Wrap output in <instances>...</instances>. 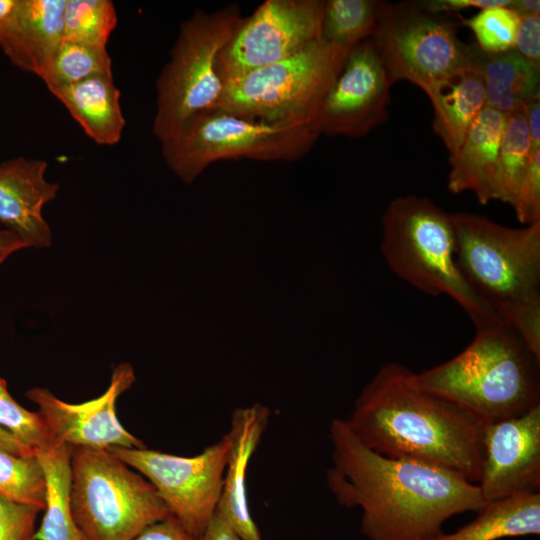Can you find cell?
I'll use <instances>...</instances> for the list:
<instances>
[{
  "label": "cell",
  "mask_w": 540,
  "mask_h": 540,
  "mask_svg": "<svg viewBox=\"0 0 540 540\" xmlns=\"http://www.w3.org/2000/svg\"><path fill=\"white\" fill-rule=\"evenodd\" d=\"M328 489L343 507L362 511L367 540H432L451 517L479 512L487 502L464 476L425 461L390 457L365 446L345 420L329 429Z\"/></svg>",
  "instance_id": "6da1fadb"
},
{
  "label": "cell",
  "mask_w": 540,
  "mask_h": 540,
  "mask_svg": "<svg viewBox=\"0 0 540 540\" xmlns=\"http://www.w3.org/2000/svg\"><path fill=\"white\" fill-rule=\"evenodd\" d=\"M412 374L400 363L383 365L356 399L346 424L379 454L425 461L477 484L482 424L418 388Z\"/></svg>",
  "instance_id": "7a4b0ae2"
},
{
  "label": "cell",
  "mask_w": 540,
  "mask_h": 540,
  "mask_svg": "<svg viewBox=\"0 0 540 540\" xmlns=\"http://www.w3.org/2000/svg\"><path fill=\"white\" fill-rule=\"evenodd\" d=\"M451 217L465 281L540 360V222L512 228L469 212Z\"/></svg>",
  "instance_id": "3957f363"
},
{
  "label": "cell",
  "mask_w": 540,
  "mask_h": 540,
  "mask_svg": "<svg viewBox=\"0 0 540 540\" xmlns=\"http://www.w3.org/2000/svg\"><path fill=\"white\" fill-rule=\"evenodd\" d=\"M540 360L508 325L476 328L472 342L450 360L412 374L423 391L461 408L481 424L540 405Z\"/></svg>",
  "instance_id": "277c9868"
},
{
  "label": "cell",
  "mask_w": 540,
  "mask_h": 540,
  "mask_svg": "<svg viewBox=\"0 0 540 540\" xmlns=\"http://www.w3.org/2000/svg\"><path fill=\"white\" fill-rule=\"evenodd\" d=\"M381 252L400 279L424 294L450 297L475 328L501 322L459 270L451 214L430 199L406 195L388 204L382 216Z\"/></svg>",
  "instance_id": "5b68a950"
},
{
  "label": "cell",
  "mask_w": 540,
  "mask_h": 540,
  "mask_svg": "<svg viewBox=\"0 0 540 540\" xmlns=\"http://www.w3.org/2000/svg\"><path fill=\"white\" fill-rule=\"evenodd\" d=\"M241 19L239 6L229 4L213 12L198 9L181 23L156 81L153 133L161 143L195 117L218 109L225 85L217 58Z\"/></svg>",
  "instance_id": "8992f818"
},
{
  "label": "cell",
  "mask_w": 540,
  "mask_h": 540,
  "mask_svg": "<svg viewBox=\"0 0 540 540\" xmlns=\"http://www.w3.org/2000/svg\"><path fill=\"white\" fill-rule=\"evenodd\" d=\"M349 49L320 39L226 84L218 109L270 125L317 128L323 100Z\"/></svg>",
  "instance_id": "52a82bcc"
},
{
  "label": "cell",
  "mask_w": 540,
  "mask_h": 540,
  "mask_svg": "<svg viewBox=\"0 0 540 540\" xmlns=\"http://www.w3.org/2000/svg\"><path fill=\"white\" fill-rule=\"evenodd\" d=\"M70 503L88 540H132L171 516L153 485L107 449L72 448Z\"/></svg>",
  "instance_id": "ba28073f"
},
{
  "label": "cell",
  "mask_w": 540,
  "mask_h": 540,
  "mask_svg": "<svg viewBox=\"0 0 540 540\" xmlns=\"http://www.w3.org/2000/svg\"><path fill=\"white\" fill-rule=\"evenodd\" d=\"M319 136L314 126L270 125L216 109L188 122L161 143V151L169 168L191 184L204 169L221 160H298Z\"/></svg>",
  "instance_id": "9c48e42d"
},
{
  "label": "cell",
  "mask_w": 540,
  "mask_h": 540,
  "mask_svg": "<svg viewBox=\"0 0 540 540\" xmlns=\"http://www.w3.org/2000/svg\"><path fill=\"white\" fill-rule=\"evenodd\" d=\"M459 16L429 12L418 1H382L372 40L393 84L406 80L423 89L469 69Z\"/></svg>",
  "instance_id": "30bf717a"
},
{
  "label": "cell",
  "mask_w": 540,
  "mask_h": 540,
  "mask_svg": "<svg viewBox=\"0 0 540 540\" xmlns=\"http://www.w3.org/2000/svg\"><path fill=\"white\" fill-rule=\"evenodd\" d=\"M228 447L225 434L219 441L191 457L163 453L146 446H114L107 450L145 477L171 516L198 539L220 501Z\"/></svg>",
  "instance_id": "8fae6325"
},
{
  "label": "cell",
  "mask_w": 540,
  "mask_h": 540,
  "mask_svg": "<svg viewBox=\"0 0 540 540\" xmlns=\"http://www.w3.org/2000/svg\"><path fill=\"white\" fill-rule=\"evenodd\" d=\"M325 0H266L240 20L217 58L224 85L320 40Z\"/></svg>",
  "instance_id": "7c38bea8"
},
{
  "label": "cell",
  "mask_w": 540,
  "mask_h": 540,
  "mask_svg": "<svg viewBox=\"0 0 540 540\" xmlns=\"http://www.w3.org/2000/svg\"><path fill=\"white\" fill-rule=\"evenodd\" d=\"M392 85L372 38L351 47L321 105L320 135L368 134L388 118Z\"/></svg>",
  "instance_id": "4fadbf2b"
},
{
  "label": "cell",
  "mask_w": 540,
  "mask_h": 540,
  "mask_svg": "<svg viewBox=\"0 0 540 540\" xmlns=\"http://www.w3.org/2000/svg\"><path fill=\"white\" fill-rule=\"evenodd\" d=\"M485 502L540 490V405L481 425L480 473Z\"/></svg>",
  "instance_id": "5bb4252c"
},
{
  "label": "cell",
  "mask_w": 540,
  "mask_h": 540,
  "mask_svg": "<svg viewBox=\"0 0 540 540\" xmlns=\"http://www.w3.org/2000/svg\"><path fill=\"white\" fill-rule=\"evenodd\" d=\"M129 363L117 365L109 387L99 397L79 403H67L46 388H32L26 396L38 407L56 444L71 448H140L144 443L120 423L116 413L118 398L135 382Z\"/></svg>",
  "instance_id": "9a60e30c"
},
{
  "label": "cell",
  "mask_w": 540,
  "mask_h": 540,
  "mask_svg": "<svg viewBox=\"0 0 540 540\" xmlns=\"http://www.w3.org/2000/svg\"><path fill=\"white\" fill-rule=\"evenodd\" d=\"M66 0H0V48L17 68L39 75L63 41Z\"/></svg>",
  "instance_id": "2e32d148"
},
{
  "label": "cell",
  "mask_w": 540,
  "mask_h": 540,
  "mask_svg": "<svg viewBox=\"0 0 540 540\" xmlns=\"http://www.w3.org/2000/svg\"><path fill=\"white\" fill-rule=\"evenodd\" d=\"M47 162L16 157L0 163V223L29 247H49L52 232L42 215L59 184L48 182Z\"/></svg>",
  "instance_id": "e0dca14e"
},
{
  "label": "cell",
  "mask_w": 540,
  "mask_h": 540,
  "mask_svg": "<svg viewBox=\"0 0 540 540\" xmlns=\"http://www.w3.org/2000/svg\"><path fill=\"white\" fill-rule=\"evenodd\" d=\"M270 410L261 404L237 408L231 416L228 457L223 488L216 511L243 540H262L250 514L247 498V469L268 426Z\"/></svg>",
  "instance_id": "ac0fdd59"
},
{
  "label": "cell",
  "mask_w": 540,
  "mask_h": 540,
  "mask_svg": "<svg viewBox=\"0 0 540 540\" xmlns=\"http://www.w3.org/2000/svg\"><path fill=\"white\" fill-rule=\"evenodd\" d=\"M507 115L485 106L469 128L463 143L449 158L448 189L471 191L482 205L497 200V167Z\"/></svg>",
  "instance_id": "d6986e66"
},
{
  "label": "cell",
  "mask_w": 540,
  "mask_h": 540,
  "mask_svg": "<svg viewBox=\"0 0 540 540\" xmlns=\"http://www.w3.org/2000/svg\"><path fill=\"white\" fill-rule=\"evenodd\" d=\"M469 69L484 82L485 106L505 115L524 109L540 95V67L515 49L488 53L470 44Z\"/></svg>",
  "instance_id": "ffe728a7"
},
{
  "label": "cell",
  "mask_w": 540,
  "mask_h": 540,
  "mask_svg": "<svg viewBox=\"0 0 540 540\" xmlns=\"http://www.w3.org/2000/svg\"><path fill=\"white\" fill-rule=\"evenodd\" d=\"M433 107V129L454 156L485 107V86L471 69L452 73L422 89Z\"/></svg>",
  "instance_id": "44dd1931"
},
{
  "label": "cell",
  "mask_w": 540,
  "mask_h": 540,
  "mask_svg": "<svg viewBox=\"0 0 540 540\" xmlns=\"http://www.w3.org/2000/svg\"><path fill=\"white\" fill-rule=\"evenodd\" d=\"M49 91L94 142L100 145L119 142L125 119L120 106V91L112 75L93 76Z\"/></svg>",
  "instance_id": "7402d4cb"
},
{
  "label": "cell",
  "mask_w": 540,
  "mask_h": 540,
  "mask_svg": "<svg viewBox=\"0 0 540 540\" xmlns=\"http://www.w3.org/2000/svg\"><path fill=\"white\" fill-rule=\"evenodd\" d=\"M539 534L540 492L487 502L473 521L432 540H499Z\"/></svg>",
  "instance_id": "603a6c76"
},
{
  "label": "cell",
  "mask_w": 540,
  "mask_h": 540,
  "mask_svg": "<svg viewBox=\"0 0 540 540\" xmlns=\"http://www.w3.org/2000/svg\"><path fill=\"white\" fill-rule=\"evenodd\" d=\"M72 448L55 444L36 452L47 483L44 515L33 540H88L77 525L70 503Z\"/></svg>",
  "instance_id": "cb8c5ba5"
},
{
  "label": "cell",
  "mask_w": 540,
  "mask_h": 540,
  "mask_svg": "<svg viewBox=\"0 0 540 540\" xmlns=\"http://www.w3.org/2000/svg\"><path fill=\"white\" fill-rule=\"evenodd\" d=\"M382 1L325 0L321 21L322 42L343 48L372 38L375 33Z\"/></svg>",
  "instance_id": "d4e9b609"
},
{
  "label": "cell",
  "mask_w": 540,
  "mask_h": 540,
  "mask_svg": "<svg viewBox=\"0 0 540 540\" xmlns=\"http://www.w3.org/2000/svg\"><path fill=\"white\" fill-rule=\"evenodd\" d=\"M97 75H112L107 48L64 40L43 67L40 77L48 89L72 85Z\"/></svg>",
  "instance_id": "484cf974"
},
{
  "label": "cell",
  "mask_w": 540,
  "mask_h": 540,
  "mask_svg": "<svg viewBox=\"0 0 540 540\" xmlns=\"http://www.w3.org/2000/svg\"><path fill=\"white\" fill-rule=\"evenodd\" d=\"M532 154L524 109L507 115L498 156L497 200L509 204Z\"/></svg>",
  "instance_id": "4316f807"
},
{
  "label": "cell",
  "mask_w": 540,
  "mask_h": 540,
  "mask_svg": "<svg viewBox=\"0 0 540 540\" xmlns=\"http://www.w3.org/2000/svg\"><path fill=\"white\" fill-rule=\"evenodd\" d=\"M117 25V12L110 0H66L63 39L106 48Z\"/></svg>",
  "instance_id": "83f0119b"
},
{
  "label": "cell",
  "mask_w": 540,
  "mask_h": 540,
  "mask_svg": "<svg viewBox=\"0 0 540 540\" xmlns=\"http://www.w3.org/2000/svg\"><path fill=\"white\" fill-rule=\"evenodd\" d=\"M47 483L38 457L19 456L0 450V497L43 511Z\"/></svg>",
  "instance_id": "f1b7e54d"
},
{
  "label": "cell",
  "mask_w": 540,
  "mask_h": 540,
  "mask_svg": "<svg viewBox=\"0 0 540 540\" xmlns=\"http://www.w3.org/2000/svg\"><path fill=\"white\" fill-rule=\"evenodd\" d=\"M461 26L474 34L476 45L488 53L514 49L520 17L509 6H494L479 10L470 18L459 16Z\"/></svg>",
  "instance_id": "f546056e"
},
{
  "label": "cell",
  "mask_w": 540,
  "mask_h": 540,
  "mask_svg": "<svg viewBox=\"0 0 540 540\" xmlns=\"http://www.w3.org/2000/svg\"><path fill=\"white\" fill-rule=\"evenodd\" d=\"M0 427L7 430L35 453L56 443L38 412L19 405L0 378Z\"/></svg>",
  "instance_id": "4dcf8cb0"
},
{
  "label": "cell",
  "mask_w": 540,
  "mask_h": 540,
  "mask_svg": "<svg viewBox=\"0 0 540 540\" xmlns=\"http://www.w3.org/2000/svg\"><path fill=\"white\" fill-rule=\"evenodd\" d=\"M509 204L523 225L540 222V150L531 155Z\"/></svg>",
  "instance_id": "1f68e13d"
},
{
  "label": "cell",
  "mask_w": 540,
  "mask_h": 540,
  "mask_svg": "<svg viewBox=\"0 0 540 540\" xmlns=\"http://www.w3.org/2000/svg\"><path fill=\"white\" fill-rule=\"evenodd\" d=\"M41 511L0 497V540H33Z\"/></svg>",
  "instance_id": "d6a6232c"
},
{
  "label": "cell",
  "mask_w": 540,
  "mask_h": 540,
  "mask_svg": "<svg viewBox=\"0 0 540 540\" xmlns=\"http://www.w3.org/2000/svg\"><path fill=\"white\" fill-rule=\"evenodd\" d=\"M514 49L530 63L540 67V15L520 17Z\"/></svg>",
  "instance_id": "836d02e7"
},
{
  "label": "cell",
  "mask_w": 540,
  "mask_h": 540,
  "mask_svg": "<svg viewBox=\"0 0 540 540\" xmlns=\"http://www.w3.org/2000/svg\"><path fill=\"white\" fill-rule=\"evenodd\" d=\"M418 3L432 13L456 14L470 8L482 10L494 6H509L512 0H422Z\"/></svg>",
  "instance_id": "e575fe53"
},
{
  "label": "cell",
  "mask_w": 540,
  "mask_h": 540,
  "mask_svg": "<svg viewBox=\"0 0 540 540\" xmlns=\"http://www.w3.org/2000/svg\"><path fill=\"white\" fill-rule=\"evenodd\" d=\"M132 540H198L172 516L146 527Z\"/></svg>",
  "instance_id": "d590c367"
},
{
  "label": "cell",
  "mask_w": 540,
  "mask_h": 540,
  "mask_svg": "<svg viewBox=\"0 0 540 540\" xmlns=\"http://www.w3.org/2000/svg\"><path fill=\"white\" fill-rule=\"evenodd\" d=\"M198 540H243L231 525L215 511Z\"/></svg>",
  "instance_id": "8d00e7d4"
},
{
  "label": "cell",
  "mask_w": 540,
  "mask_h": 540,
  "mask_svg": "<svg viewBox=\"0 0 540 540\" xmlns=\"http://www.w3.org/2000/svg\"><path fill=\"white\" fill-rule=\"evenodd\" d=\"M524 114L529 132L531 153H534L540 150V97L526 104Z\"/></svg>",
  "instance_id": "74e56055"
},
{
  "label": "cell",
  "mask_w": 540,
  "mask_h": 540,
  "mask_svg": "<svg viewBox=\"0 0 540 540\" xmlns=\"http://www.w3.org/2000/svg\"><path fill=\"white\" fill-rule=\"evenodd\" d=\"M29 245L16 233L4 229L0 230V264L14 252Z\"/></svg>",
  "instance_id": "f35d334b"
},
{
  "label": "cell",
  "mask_w": 540,
  "mask_h": 540,
  "mask_svg": "<svg viewBox=\"0 0 540 540\" xmlns=\"http://www.w3.org/2000/svg\"><path fill=\"white\" fill-rule=\"evenodd\" d=\"M0 450L19 456H31L36 453L19 441L7 430L0 427Z\"/></svg>",
  "instance_id": "ab89813d"
},
{
  "label": "cell",
  "mask_w": 540,
  "mask_h": 540,
  "mask_svg": "<svg viewBox=\"0 0 540 540\" xmlns=\"http://www.w3.org/2000/svg\"><path fill=\"white\" fill-rule=\"evenodd\" d=\"M509 7L514 10L519 17L540 15L539 0H512Z\"/></svg>",
  "instance_id": "60d3db41"
}]
</instances>
